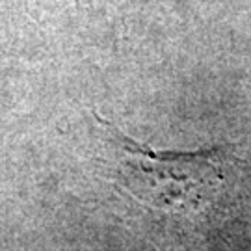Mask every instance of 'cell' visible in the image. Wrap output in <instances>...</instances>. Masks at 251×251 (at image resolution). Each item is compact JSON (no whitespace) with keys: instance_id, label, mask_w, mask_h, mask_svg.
<instances>
[{"instance_id":"1","label":"cell","mask_w":251,"mask_h":251,"mask_svg":"<svg viewBox=\"0 0 251 251\" xmlns=\"http://www.w3.org/2000/svg\"><path fill=\"white\" fill-rule=\"evenodd\" d=\"M110 125V123H108ZM121 149V182L140 203L170 214L208 205L224 182L222 156L208 152H156L110 125Z\"/></svg>"}]
</instances>
